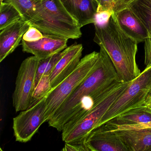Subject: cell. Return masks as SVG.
Segmentation results:
<instances>
[{
    "instance_id": "cell-1",
    "label": "cell",
    "mask_w": 151,
    "mask_h": 151,
    "mask_svg": "<svg viewBox=\"0 0 151 151\" xmlns=\"http://www.w3.org/2000/svg\"><path fill=\"white\" fill-rule=\"evenodd\" d=\"M99 52L90 74L48 122L49 126L62 132L63 140L86 115L121 82L107 53L102 47Z\"/></svg>"
},
{
    "instance_id": "cell-2",
    "label": "cell",
    "mask_w": 151,
    "mask_h": 151,
    "mask_svg": "<svg viewBox=\"0 0 151 151\" xmlns=\"http://www.w3.org/2000/svg\"><path fill=\"white\" fill-rule=\"evenodd\" d=\"M94 26L93 41L107 53L120 81L129 82L137 77L141 73L136 62L137 42L121 29L114 13L105 24Z\"/></svg>"
},
{
    "instance_id": "cell-3",
    "label": "cell",
    "mask_w": 151,
    "mask_h": 151,
    "mask_svg": "<svg viewBox=\"0 0 151 151\" xmlns=\"http://www.w3.org/2000/svg\"><path fill=\"white\" fill-rule=\"evenodd\" d=\"M32 27L43 34L69 39L82 37L81 28L70 14L60 0H41L37 3L34 17L29 21Z\"/></svg>"
},
{
    "instance_id": "cell-4",
    "label": "cell",
    "mask_w": 151,
    "mask_h": 151,
    "mask_svg": "<svg viewBox=\"0 0 151 151\" xmlns=\"http://www.w3.org/2000/svg\"><path fill=\"white\" fill-rule=\"evenodd\" d=\"M151 100V65L146 67L140 75L131 82L106 112L96 128L131 109L147 106Z\"/></svg>"
},
{
    "instance_id": "cell-5",
    "label": "cell",
    "mask_w": 151,
    "mask_h": 151,
    "mask_svg": "<svg viewBox=\"0 0 151 151\" xmlns=\"http://www.w3.org/2000/svg\"><path fill=\"white\" fill-rule=\"evenodd\" d=\"M99 54V52H93L83 57L75 70L47 94L45 122H48L51 119L62 104L90 74Z\"/></svg>"
},
{
    "instance_id": "cell-6",
    "label": "cell",
    "mask_w": 151,
    "mask_h": 151,
    "mask_svg": "<svg viewBox=\"0 0 151 151\" xmlns=\"http://www.w3.org/2000/svg\"><path fill=\"white\" fill-rule=\"evenodd\" d=\"M132 81L119 83L107 96L78 123L63 141H80L86 138L91 132L96 129L106 112L129 85Z\"/></svg>"
},
{
    "instance_id": "cell-7",
    "label": "cell",
    "mask_w": 151,
    "mask_h": 151,
    "mask_svg": "<svg viewBox=\"0 0 151 151\" xmlns=\"http://www.w3.org/2000/svg\"><path fill=\"white\" fill-rule=\"evenodd\" d=\"M39 60L33 55L25 59L20 66L13 94V106L16 112L27 109L33 102L35 78Z\"/></svg>"
},
{
    "instance_id": "cell-8",
    "label": "cell",
    "mask_w": 151,
    "mask_h": 151,
    "mask_svg": "<svg viewBox=\"0 0 151 151\" xmlns=\"http://www.w3.org/2000/svg\"><path fill=\"white\" fill-rule=\"evenodd\" d=\"M46 95L33 101L29 107L14 117L13 128L17 141L29 142L45 122L44 114L46 108Z\"/></svg>"
},
{
    "instance_id": "cell-9",
    "label": "cell",
    "mask_w": 151,
    "mask_h": 151,
    "mask_svg": "<svg viewBox=\"0 0 151 151\" xmlns=\"http://www.w3.org/2000/svg\"><path fill=\"white\" fill-rule=\"evenodd\" d=\"M43 35L42 38L34 42L22 40L23 51L41 60L50 58L68 47V39L54 35Z\"/></svg>"
},
{
    "instance_id": "cell-10",
    "label": "cell",
    "mask_w": 151,
    "mask_h": 151,
    "mask_svg": "<svg viewBox=\"0 0 151 151\" xmlns=\"http://www.w3.org/2000/svg\"><path fill=\"white\" fill-rule=\"evenodd\" d=\"M83 49L82 44H73L66 48V52L49 76L52 90L58 86L76 68L81 60Z\"/></svg>"
},
{
    "instance_id": "cell-11",
    "label": "cell",
    "mask_w": 151,
    "mask_h": 151,
    "mask_svg": "<svg viewBox=\"0 0 151 151\" xmlns=\"http://www.w3.org/2000/svg\"><path fill=\"white\" fill-rule=\"evenodd\" d=\"M86 143L90 151H129L116 133L104 125L92 131Z\"/></svg>"
},
{
    "instance_id": "cell-12",
    "label": "cell",
    "mask_w": 151,
    "mask_h": 151,
    "mask_svg": "<svg viewBox=\"0 0 151 151\" xmlns=\"http://www.w3.org/2000/svg\"><path fill=\"white\" fill-rule=\"evenodd\" d=\"M27 21L20 20L1 30L0 62L14 51L22 41L23 37L30 27Z\"/></svg>"
},
{
    "instance_id": "cell-13",
    "label": "cell",
    "mask_w": 151,
    "mask_h": 151,
    "mask_svg": "<svg viewBox=\"0 0 151 151\" xmlns=\"http://www.w3.org/2000/svg\"><path fill=\"white\" fill-rule=\"evenodd\" d=\"M80 28L95 23L99 4L97 0H60Z\"/></svg>"
},
{
    "instance_id": "cell-14",
    "label": "cell",
    "mask_w": 151,
    "mask_h": 151,
    "mask_svg": "<svg viewBox=\"0 0 151 151\" xmlns=\"http://www.w3.org/2000/svg\"><path fill=\"white\" fill-rule=\"evenodd\" d=\"M121 29L138 44L149 37L147 30L137 17L128 7L114 12Z\"/></svg>"
},
{
    "instance_id": "cell-15",
    "label": "cell",
    "mask_w": 151,
    "mask_h": 151,
    "mask_svg": "<svg viewBox=\"0 0 151 151\" xmlns=\"http://www.w3.org/2000/svg\"><path fill=\"white\" fill-rule=\"evenodd\" d=\"M114 131L129 151H151V129Z\"/></svg>"
},
{
    "instance_id": "cell-16",
    "label": "cell",
    "mask_w": 151,
    "mask_h": 151,
    "mask_svg": "<svg viewBox=\"0 0 151 151\" xmlns=\"http://www.w3.org/2000/svg\"><path fill=\"white\" fill-rule=\"evenodd\" d=\"M147 107L131 109L114 117L105 124L111 125H132L150 122L151 114L147 110Z\"/></svg>"
},
{
    "instance_id": "cell-17",
    "label": "cell",
    "mask_w": 151,
    "mask_h": 151,
    "mask_svg": "<svg viewBox=\"0 0 151 151\" xmlns=\"http://www.w3.org/2000/svg\"><path fill=\"white\" fill-rule=\"evenodd\" d=\"M127 7L142 22L151 38V0H133Z\"/></svg>"
},
{
    "instance_id": "cell-18",
    "label": "cell",
    "mask_w": 151,
    "mask_h": 151,
    "mask_svg": "<svg viewBox=\"0 0 151 151\" xmlns=\"http://www.w3.org/2000/svg\"><path fill=\"white\" fill-rule=\"evenodd\" d=\"M66 52V48L50 58L40 60L35 78V90L43 77L49 76L53 70Z\"/></svg>"
},
{
    "instance_id": "cell-19",
    "label": "cell",
    "mask_w": 151,
    "mask_h": 151,
    "mask_svg": "<svg viewBox=\"0 0 151 151\" xmlns=\"http://www.w3.org/2000/svg\"><path fill=\"white\" fill-rule=\"evenodd\" d=\"M20 20L24 21L20 12L13 4L4 1L1 2L0 30Z\"/></svg>"
},
{
    "instance_id": "cell-20",
    "label": "cell",
    "mask_w": 151,
    "mask_h": 151,
    "mask_svg": "<svg viewBox=\"0 0 151 151\" xmlns=\"http://www.w3.org/2000/svg\"><path fill=\"white\" fill-rule=\"evenodd\" d=\"M3 1L13 4L20 12L24 21L29 22L35 16L37 2L33 0H4Z\"/></svg>"
},
{
    "instance_id": "cell-21",
    "label": "cell",
    "mask_w": 151,
    "mask_h": 151,
    "mask_svg": "<svg viewBox=\"0 0 151 151\" xmlns=\"http://www.w3.org/2000/svg\"><path fill=\"white\" fill-rule=\"evenodd\" d=\"M106 128L111 131L117 130L140 129H151V121L147 122L132 125H111L105 124Z\"/></svg>"
},
{
    "instance_id": "cell-22",
    "label": "cell",
    "mask_w": 151,
    "mask_h": 151,
    "mask_svg": "<svg viewBox=\"0 0 151 151\" xmlns=\"http://www.w3.org/2000/svg\"><path fill=\"white\" fill-rule=\"evenodd\" d=\"M63 151H90L86 143V138L80 141L65 142Z\"/></svg>"
},
{
    "instance_id": "cell-23",
    "label": "cell",
    "mask_w": 151,
    "mask_h": 151,
    "mask_svg": "<svg viewBox=\"0 0 151 151\" xmlns=\"http://www.w3.org/2000/svg\"><path fill=\"white\" fill-rule=\"evenodd\" d=\"M43 36V33L37 28L30 26L23 35L22 39L28 42H34L42 38Z\"/></svg>"
},
{
    "instance_id": "cell-24",
    "label": "cell",
    "mask_w": 151,
    "mask_h": 151,
    "mask_svg": "<svg viewBox=\"0 0 151 151\" xmlns=\"http://www.w3.org/2000/svg\"><path fill=\"white\" fill-rule=\"evenodd\" d=\"M113 13L107 11L98 12L96 15V19L94 24L102 25L105 24L109 20Z\"/></svg>"
},
{
    "instance_id": "cell-25",
    "label": "cell",
    "mask_w": 151,
    "mask_h": 151,
    "mask_svg": "<svg viewBox=\"0 0 151 151\" xmlns=\"http://www.w3.org/2000/svg\"><path fill=\"white\" fill-rule=\"evenodd\" d=\"M145 63L146 67L151 65V38L149 37L145 41Z\"/></svg>"
},
{
    "instance_id": "cell-26",
    "label": "cell",
    "mask_w": 151,
    "mask_h": 151,
    "mask_svg": "<svg viewBox=\"0 0 151 151\" xmlns=\"http://www.w3.org/2000/svg\"><path fill=\"white\" fill-rule=\"evenodd\" d=\"M132 1L133 0H113L114 4V13L127 7Z\"/></svg>"
},
{
    "instance_id": "cell-27",
    "label": "cell",
    "mask_w": 151,
    "mask_h": 151,
    "mask_svg": "<svg viewBox=\"0 0 151 151\" xmlns=\"http://www.w3.org/2000/svg\"><path fill=\"white\" fill-rule=\"evenodd\" d=\"M146 109L150 114H151V106H147L146 107Z\"/></svg>"
},
{
    "instance_id": "cell-28",
    "label": "cell",
    "mask_w": 151,
    "mask_h": 151,
    "mask_svg": "<svg viewBox=\"0 0 151 151\" xmlns=\"http://www.w3.org/2000/svg\"><path fill=\"white\" fill-rule=\"evenodd\" d=\"M33 1H35V2H39V1H40L41 0H33Z\"/></svg>"
},
{
    "instance_id": "cell-29",
    "label": "cell",
    "mask_w": 151,
    "mask_h": 151,
    "mask_svg": "<svg viewBox=\"0 0 151 151\" xmlns=\"http://www.w3.org/2000/svg\"><path fill=\"white\" fill-rule=\"evenodd\" d=\"M148 106H151V101H150V103H149V105H148Z\"/></svg>"
},
{
    "instance_id": "cell-30",
    "label": "cell",
    "mask_w": 151,
    "mask_h": 151,
    "mask_svg": "<svg viewBox=\"0 0 151 151\" xmlns=\"http://www.w3.org/2000/svg\"></svg>"
}]
</instances>
